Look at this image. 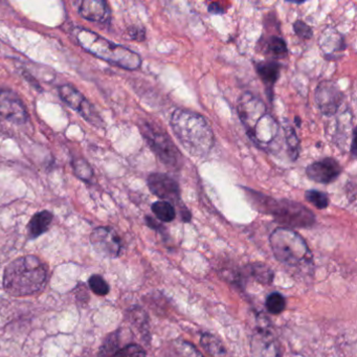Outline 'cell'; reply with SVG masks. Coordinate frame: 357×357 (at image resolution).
Instances as JSON below:
<instances>
[{
  "instance_id": "1",
  "label": "cell",
  "mask_w": 357,
  "mask_h": 357,
  "mask_svg": "<svg viewBox=\"0 0 357 357\" xmlns=\"http://www.w3.org/2000/svg\"><path fill=\"white\" fill-rule=\"evenodd\" d=\"M171 128L183 149L195 158H204L214 147V132L202 114L176 109L170 119Z\"/></svg>"
},
{
  "instance_id": "2",
  "label": "cell",
  "mask_w": 357,
  "mask_h": 357,
  "mask_svg": "<svg viewBox=\"0 0 357 357\" xmlns=\"http://www.w3.org/2000/svg\"><path fill=\"white\" fill-rule=\"evenodd\" d=\"M49 267L38 257L24 256L8 265L3 273V288L12 296H33L47 285Z\"/></svg>"
},
{
  "instance_id": "3",
  "label": "cell",
  "mask_w": 357,
  "mask_h": 357,
  "mask_svg": "<svg viewBox=\"0 0 357 357\" xmlns=\"http://www.w3.org/2000/svg\"><path fill=\"white\" fill-rule=\"evenodd\" d=\"M238 114L248 137L259 148L266 149L275 143L280 126L262 100L252 93H244L238 101Z\"/></svg>"
},
{
  "instance_id": "4",
  "label": "cell",
  "mask_w": 357,
  "mask_h": 357,
  "mask_svg": "<svg viewBox=\"0 0 357 357\" xmlns=\"http://www.w3.org/2000/svg\"><path fill=\"white\" fill-rule=\"evenodd\" d=\"M246 195L259 212L271 215L279 225L286 229H306L315 223V216L310 210L292 200H277L252 190H245Z\"/></svg>"
},
{
  "instance_id": "5",
  "label": "cell",
  "mask_w": 357,
  "mask_h": 357,
  "mask_svg": "<svg viewBox=\"0 0 357 357\" xmlns=\"http://www.w3.org/2000/svg\"><path fill=\"white\" fill-rule=\"evenodd\" d=\"M76 38L82 49L100 59L124 70H135L141 68L142 59L139 54L123 45H116L99 36L97 33L86 29H77Z\"/></svg>"
},
{
  "instance_id": "6",
  "label": "cell",
  "mask_w": 357,
  "mask_h": 357,
  "mask_svg": "<svg viewBox=\"0 0 357 357\" xmlns=\"http://www.w3.org/2000/svg\"><path fill=\"white\" fill-rule=\"evenodd\" d=\"M269 242L273 256L282 264L298 267L312 261V254L306 241L291 229L278 227L271 233Z\"/></svg>"
},
{
  "instance_id": "7",
  "label": "cell",
  "mask_w": 357,
  "mask_h": 357,
  "mask_svg": "<svg viewBox=\"0 0 357 357\" xmlns=\"http://www.w3.org/2000/svg\"><path fill=\"white\" fill-rule=\"evenodd\" d=\"M141 131L147 145L162 165L171 170L181 169L183 155L166 132L147 122L142 125Z\"/></svg>"
},
{
  "instance_id": "8",
  "label": "cell",
  "mask_w": 357,
  "mask_h": 357,
  "mask_svg": "<svg viewBox=\"0 0 357 357\" xmlns=\"http://www.w3.org/2000/svg\"><path fill=\"white\" fill-rule=\"evenodd\" d=\"M59 96L66 105L78 112L87 122L96 126H101L103 124L95 107L75 87L70 86V84L62 85L59 87Z\"/></svg>"
},
{
  "instance_id": "9",
  "label": "cell",
  "mask_w": 357,
  "mask_h": 357,
  "mask_svg": "<svg viewBox=\"0 0 357 357\" xmlns=\"http://www.w3.org/2000/svg\"><path fill=\"white\" fill-rule=\"evenodd\" d=\"M91 243L98 254L107 258H116L122 252V240L112 227H100L93 229Z\"/></svg>"
},
{
  "instance_id": "10",
  "label": "cell",
  "mask_w": 357,
  "mask_h": 357,
  "mask_svg": "<svg viewBox=\"0 0 357 357\" xmlns=\"http://www.w3.org/2000/svg\"><path fill=\"white\" fill-rule=\"evenodd\" d=\"M314 97L317 107L325 116L337 114L344 100L342 91L331 81H324L319 84Z\"/></svg>"
},
{
  "instance_id": "11",
  "label": "cell",
  "mask_w": 357,
  "mask_h": 357,
  "mask_svg": "<svg viewBox=\"0 0 357 357\" xmlns=\"http://www.w3.org/2000/svg\"><path fill=\"white\" fill-rule=\"evenodd\" d=\"M148 188L156 197L162 202L179 204L181 202V189L178 183L172 177L164 173H153L147 179Z\"/></svg>"
},
{
  "instance_id": "12",
  "label": "cell",
  "mask_w": 357,
  "mask_h": 357,
  "mask_svg": "<svg viewBox=\"0 0 357 357\" xmlns=\"http://www.w3.org/2000/svg\"><path fill=\"white\" fill-rule=\"evenodd\" d=\"M0 116L17 125L26 124L29 118L24 102L10 89L0 91Z\"/></svg>"
},
{
  "instance_id": "13",
  "label": "cell",
  "mask_w": 357,
  "mask_h": 357,
  "mask_svg": "<svg viewBox=\"0 0 357 357\" xmlns=\"http://www.w3.org/2000/svg\"><path fill=\"white\" fill-rule=\"evenodd\" d=\"M252 356L282 357L281 344L267 328H258L250 340Z\"/></svg>"
},
{
  "instance_id": "14",
  "label": "cell",
  "mask_w": 357,
  "mask_h": 357,
  "mask_svg": "<svg viewBox=\"0 0 357 357\" xmlns=\"http://www.w3.org/2000/svg\"><path fill=\"white\" fill-rule=\"evenodd\" d=\"M340 173H342V167L331 158L312 162L306 168V175L310 181L324 183V185L335 181Z\"/></svg>"
},
{
  "instance_id": "15",
  "label": "cell",
  "mask_w": 357,
  "mask_h": 357,
  "mask_svg": "<svg viewBox=\"0 0 357 357\" xmlns=\"http://www.w3.org/2000/svg\"><path fill=\"white\" fill-rule=\"evenodd\" d=\"M79 14L85 20L93 22H106L110 18L107 3L102 0H84L78 3Z\"/></svg>"
},
{
  "instance_id": "16",
  "label": "cell",
  "mask_w": 357,
  "mask_h": 357,
  "mask_svg": "<svg viewBox=\"0 0 357 357\" xmlns=\"http://www.w3.org/2000/svg\"><path fill=\"white\" fill-rule=\"evenodd\" d=\"M282 66L277 61L259 62L256 66V70L258 73L262 82L266 86L269 95L273 91V85L277 82L281 74Z\"/></svg>"
},
{
  "instance_id": "17",
  "label": "cell",
  "mask_w": 357,
  "mask_h": 357,
  "mask_svg": "<svg viewBox=\"0 0 357 357\" xmlns=\"http://www.w3.org/2000/svg\"><path fill=\"white\" fill-rule=\"evenodd\" d=\"M53 221V214L49 211L37 213L31 219L28 225V235L30 239H36L47 233Z\"/></svg>"
},
{
  "instance_id": "18",
  "label": "cell",
  "mask_w": 357,
  "mask_h": 357,
  "mask_svg": "<svg viewBox=\"0 0 357 357\" xmlns=\"http://www.w3.org/2000/svg\"><path fill=\"white\" fill-rule=\"evenodd\" d=\"M202 346L204 350L208 353L212 357H227V350L220 340L211 333H204L202 336Z\"/></svg>"
},
{
  "instance_id": "19",
  "label": "cell",
  "mask_w": 357,
  "mask_h": 357,
  "mask_svg": "<svg viewBox=\"0 0 357 357\" xmlns=\"http://www.w3.org/2000/svg\"><path fill=\"white\" fill-rule=\"evenodd\" d=\"M120 330H116V331L110 333L104 340L99 353H98V357H114L116 353L120 350Z\"/></svg>"
},
{
  "instance_id": "20",
  "label": "cell",
  "mask_w": 357,
  "mask_h": 357,
  "mask_svg": "<svg viewBox=\"0 0 357 357\" xmlns=\"http://www.w3.org/2000/svg\"><path fill=\"white\" fill-rule=\"evenodd\" d=\"M171 351H172L173 357H204L195 346L183 340H175Z\"/></svg>"
},
{
  "instance_id": "21",
  "label": "cell",
  "mask_w": 357,
  "mask_h": 357,
  "mask_svg": "<svg viewBox=\"0 0 357 357\" xmlns=\"http://www.w3.org/2000/svg\"><path fill=\"white\" fill-rule=\"evenodd\" d=\"M152 212L162 222H171L176 217L174 206L167 202H156L152 204Z\"/></svg>"
},
{
  "instance_id": "22",
  "label": "cell",
  "mask_w": 357,
  "mask_h": 357,
  "mask_svg": "<svg viewBox=\"0 0 357 357\" xmlns=\"http://www.w3.org/2000/svg\"><path fill=\"white\" fill-rule=\"evenodd\" d=\"M285 130L286 145H287L288 155L292 160H296L300 153V141H298V135L292 127H284Z\"/></svg>"
},
{
  "instance_id": "23",
  "label": "cell",
  "mask_w": 357,
  "mask_h": 357,
  "mask_svg": "<svg viewBox=\"0 0 357 357\" xmlns=\"http://www.w3.org/2000/svg\"><path fill=\"white\" fill-rule=\"evenodd\" d=\"M250 273L257 281L262 284H269L273 280V271L266 266L265 264L261 263H256V264L250 265Z\"/></svg>"
},
{
  "instance_id": "24",
  "label": "cell",
  "mask_w": 357,
  "mask_h": 357,
  "mask_svg": "<svg viewBox=\"0 0 357 357\" xmlns=\"http://www.w3.org/2000/svg\"><path fill=\"white\" fill-rule=\"evenodd\" d=\"M128 317L129 321H130V324L133 327L139 329L142 333H147V315H146V313L144 312L141 308L135 307V308L131 309V310L129 311Z\"/></svg>"
},
{
  "instance_id": "25",
  "label": "cell",
  "mask_w": 357,
  "mask_h": 357,
  "mask_svg": "<svg viewBox=\"0 0 357 357\" xmlns=\"http://www.w3.org/2000/svg\"><path fill=\"white\" fill-rule=\"evenodd\" d=\"M285 298L279 292H273L266 298V308L271 314L278 315L285 309Z\"/></svg>"
},
{
  "instance_id": "26",
  "label": "cell",
  "mask_w": 357,
  "mask_h": 357,
  "mask_svg": "<svg viewBox=\"0 0 357 357\" xmlns=\"http://www.w3.org/2000/svg\"><path fill=\"white\" fill-rule=\"evenodd\" d=\"M305 199L309 202V204L314 206L315 208H319V210H324V208H328L329 206V197L327 194L323 193L321 191H317V190H309L305 193Z\"/></svg>"
},
{
  "instance_id": "27",
  "label": "cell",
  "mask_w": 357,
  "mask_h": 357,
  "mask_svg": "<svg viewBox=\"0 0 357 357\" xmlns=\"http://www.w3.org/2000/svg\"><path fill=\"white\" fill-rule=\"evenodd\" d=\"M89 287L93 294L99 296H105L109 294L110 287L104 278L100 275H93L89 280Z\"/></svg>"
},
{
  "instance_id": "28",
  "label": "cell",
  "mask_w": 357,
  "mask_h": 357,
  "mask_svg": "<svg viewBox=\"0 0 357 357\" xmlns=\"http://www.w3.org/2000/svg\"><path fill=\"white\" fill-rule=\"evenodd\" d=\"M267 51L275 57H281L287 54V45H286L285 41L280 37H271L267 40Z\"/></svg>"
},
{
  "instance_id": "29",
  "label": "cell",
  "mask_w": 357,
  "mask_h": 357,
  "mask_svg": "<svg viewBox=\"0 0 357 357\" xmlns=\"http://www.w3.org/2000/svg\"><path fill=\"white\" fill-rule=\"evenodd\" d=\"M145 349L137 344H129L124 348L120 349L114 357H146Z\"/></svg>"
},
{
  "instance_id": "30",
  "label": "cell",
  "mask_w": 357,
  "mask_h": 357,
  "mask_svg": "<svg viewBox=\"0 0 357 357\" xmlns=\"http://www.w3.org/2000/svg\"><path fill=\"white\" fill-rule=\"evenodd\" d=\"M75 172H76L77 176L80 177L83 181H91L93 177V169L87 164V162L83 160H78L75 162Z\"/></svg>"
},
{
  "instance_id": "31",
  "label": "cell",
  "mask_w": 357,
  "mask_h": 357,
  "mask_svg": "<svg viewBox=\"0 0 357 357\" xmlns=\"http://www.w3.org/2000/svg\"><path fill=\"white\" fill-rule=\"evenodd\" d=\"M294 30L296 34L298 35L300 38L304 39V40L310 39L311 37H312V30H311L310 26H307L305 22H301V20L294 22Z\"/></svg>"
},
{
  "instance_id": "32",
  "label": "cell",
  "mask_w": 357,
  "mask_h": 357,
  "mask_svg": "<svg viewBox=\"0 0 357 357\" xmlns=\"http://www.w3.org/2000/svg\"><path fill=\"white\" fill-rule=\"evenodd\" d=\"M75 292H76V298H80L83 302H84L85 298L89 300V296L87 294V288L86 286H84V284H79L78 287L75 288Z\"/></svg>"
},
{
  "instance_id": "33",
  "label": "cell",
  "mask_w": 357,
  "mask_h": 357,
  "mask_svg": "<svg viewBox=\"0 0 357 357\" xmlns=\"http://www.w3.org/2000/svg\"><path fill=\"white\" fill-rule=\"evenodd\" d=\"M129 35L135 40L142 41L145 39V31L139 28H132L129 30Z\"/></svg>"
},
{
  "instance_id": "34",
  "label": "cell",
  "mask_w": 357,
  "mask_h": 357,
  "mask_svg": "<svg viewBox=\"0 0 357 357\" xmlns=\"http://www.w3.org/2000/svg\"><path fill=\"white\" fill-rule=\"evenodd\" d=\"M208 12L212 14H222L223 10L222 8H219L218 3H212L208 7Z\"/></svg>"
},
{
  "instance_id": "35",
  "label": "cell",
  "mask_w": 357,
  "mask_h": 357,
  "mask_svg": "<svg viewBox=\"0 0 357 357\" xmlns=\"http://www.w3.org/2000/svg\"><path fill=\"white\" fill-rule=\"evenodd\" d=\"M355 137H356V131L353 130V135H352V149H351V152H352L353 155H356V149H355V144H356V142H355Z\"/></svg>"
}]
</instances>
